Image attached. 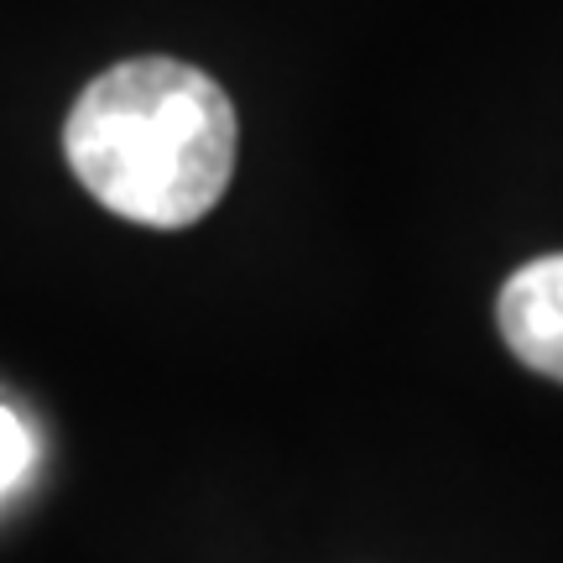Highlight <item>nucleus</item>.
I'll return each mask as SVG.
<instances>
[{"instance_id": "3", "label": "nucleus", "mask_w": 563, "mask_h": 563, "mask_svg": "<svg viewBox=\"0 0 563 563\" xmlns=\"http://www.w3.org/2000/svg\"><path fill=\"white\" fill-rule=\"evenodd\" d=\"M32 460H37V439H32V428H26L11 407H0V496H5L11 485L26 481Z\"/></svg>"}, {"instance_id": "1", "label": "nucleus", "mask_w": 563, "mask_h": 563, "mask_svg": "<svg viewBox=\"0 0 563 563\" xmlns=\"http://www.w3.org/2000/svg\"><path fill=\"white\" fill-rule=\"evenodd\" d=\"M235 152L230 95L178 58L104 68L63 121V157L89 199L146 230L199 224L235 178Z\"/></svg>"}, {"instance_id": "2", "label": "nucleus", "mask_w": 563, "mask_h": 563, "mask_svg": "<svg viewBox=\"0 0 563 563\" xmlns=\"http://www.w3.org/2000/svg\"><path fill=\"white\" fill-rule=\"evenodd\" d=\"M506 350L548 382H563V256H538L511 272L496 298Z\"/></svg>"}]
</instances>
